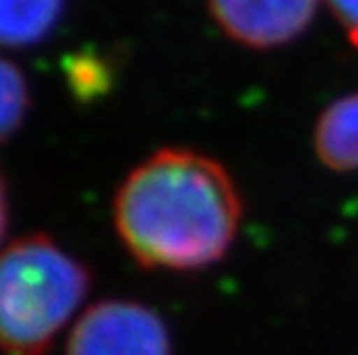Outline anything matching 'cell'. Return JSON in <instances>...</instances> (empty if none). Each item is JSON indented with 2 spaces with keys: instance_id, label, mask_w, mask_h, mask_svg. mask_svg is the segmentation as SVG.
<instances>
[{
  "instance_id": "cell-5",
  "label": "cell",
  "mask_w": 358,
  "mask_h": 355,
  "mask_svg": "<svg viewBox=\"0 0 358 355\" xmlns=\"http://www.w3.org/2000/svg\"><path fill=\"white\" fill-rule=\"evenodd\" d=\"M312 150L335 173L358 171V93L338 97L319 113L312 130Z\"/></svg>"
},
{
  "instance_id": "cell-10",
  "label": "cell",
  "mask_w": 358,
  "mask_h": 355,
  "mask_svg": "<svg viewBox=\"0 0 358 355\" xmlns=\"http://www.w3.org/2000/svg\"><path fill=\"white\" fill-rule=\"evenodd\" d=\"M5 231H7V190L3 178H0V240L5 238Z\"/></svg>"
},
{
  "instance_id": "cell-6",
  "label": "cell",
  "mask_w": 358,
  "mask_h": 355,
  "mask_svg": "<svg viewBox=\"0 0 358 355\" xmlns=\"http://www.w3.org/2000/svg\"><path fill=\"white\" fill-rule=\"evenodd\" d=\"M65 0H0V47L24 49L53 33Z\"/></svg>"
},
{
  "instance_id": "cell-2",
  "label": "cell",
  "mask_w": 358,
  "mask_h": 355,
  "mask_svg": "<svg viewBox=\"0 0 358 355\" xmlns=\"http://www.w3.org/2000/svg\"><path fill=\"white\" fill-rule=\"evenodd\" d=\"M90 289V275L47 236L0 249V353L47 355Z\"/></svg>"
},
{
  "instance_id": "cell-8",
  "label": "cell",
  "mask_w": 358,
  "mask_h": 355,
  "mask_svg": "<svg viewBox=\"0 0 358 355\" xmlns=\"http://www.w3.org/2000/svg\"><path fill=\"white\" fill-rule=\"evenodd\" d=\"M67 70V81L70 88L77 93L81 100H90L95 95H102L109 83V70H106L104 60L95 58L93 54H79L72 56L65 65Z\"/></svg>"
},
{
  "instance_id": "cell-9",
  "label": "cell",
  "mask_w": 358,
  "mask_h": 355,
  "mask_svg": "<svg viewBox=\"0 0 358 355\" xmlns=\"http://www.w3.org/2000/svg\"><path fill=\"white\" fill-rule=\"evenodd\" d=\"M349 44L358 47V0H324Z\"/></svg>"
},
{
  "instance_id": "cell-3",
  "label": "cell",
  "mask_w": 358,
  "mask_h": 355,
  "mask_svg": "<svg viewBox=\"0 0 358 355\" xmlns=\"http://www.w3.org/2000/svg\"><path fill=\"white\" fill-rule=\"evenodd\" d=\"M67 355H171V337L150 307L102 300L74 323Z\"/></svg>"
},
{
  "instance_id": "cell-1",
  "label": "cell",
  "mask_w": 358,
  "mask_h": 355,
  "mask_svg": "<svg viewBox=\"0 0 358 355\" xmlns=\"http://www.w3.org/2000/svg\"><path fill=\"white\" fill-rule=\"evenodd\" d=\"M241 219L231 173L192 148H159L129 171L113 199L118 236L143 268L185 273L222 261Z\"/></svg>"
},
{
  "instance_id": "cell-7",
  "label": "cell",
  "mask_w": 358,
  "mask_h": 355,
  "mask_svg": "<svg viewBox=\"0 0 358 355\" xmlns=\"http://www.w3.org/2000/svg\"><path fill=\"white\" fill-rule=\"evenodd\" d=\"M30 104L28 83L17 65L0 58V143L19 130Z\"/></svg>"
},
{
  "instance_id": "cell-4",
  "label": "cell",
  "mask_w": 358,
  "mask_h": 355,
  "mask_svg": "<svg viewBox=\"0 0 358 355\" xmlns=\"http://www.w3.org/2000/svg\"><path fill=\"white\" fill-rule=\"evenodd\" d=\"M213 24L255 51L287 47L306 33L324 0H203Z\"/></svg>"
}]
</instances>
